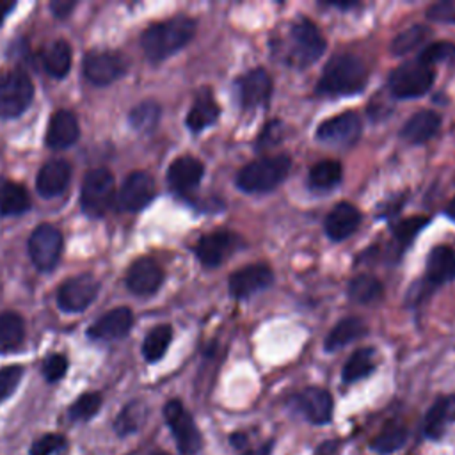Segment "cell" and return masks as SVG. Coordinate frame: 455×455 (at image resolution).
Segmentation results:
<instances>
[{
    "label": "cell",
    "instance_id": "obj_36",
    "mask_svg": "<svg viewBox=\"0 0 455 455\" xmlns=\"http://www.w3.org/2000/svg\"><path fill=\"white\" fill-rule=\"evenodd\" d=\"M407 441V428L402 425H389L386 427L370 444V448L380 455L393 453L400 450Z\"/></svg>",
    "mask_w": 455,
    "mask_h": 455
},
{
    "label": "cell",
    "instance_id": "obj_18",
    "mask_svg": "<svg viewBox=\"0 0 455 455\" xmlns=\"http://www.w3.org/2000/svg\"><path fill=\"white\" fill-rule=\"evenodd\" d=\"M204 165L194 156H180L167 169L169 187L181 196L190 194L201 183Z\"/></svg>",
    "mask_w": 455,
    "mask_h": 455
},
{
    "label": "cell",
    "instance_id": "obj_17",
    "mask_svg": "<svg viewBox=\"0 0 455 455\" xmlns=\"http://www.w3.org/2000/svg\"><path fill=\"white\" fill-rule=\"evenodd\" d=\"M164 281V272L158 263L151 258L135 259L126 274V286L135 295L155 293Z\"/></svg>",
    "mask_w": 455,
    "mask_h": 455
},
{
    "label": "cell",
    "instance_id": "obj_7",
    "mask_svg": "<svg viewBox=\"0 0 455 455\" xmlns=\"http://www.w3.org/2000/svg\"><path fill=\"white\" fill-rule=\"evenodd\" d=\"M114 176L107 169H92L82 183L80 204L89 217H103L114 199Z\"/></svg>",
    "mask_w": 455,
    "mask_h": 455
},
{
    "label": "cell",
    "instance_id": "obj_40",
    "mask_svg": "<svg viewBox=\"0 0 455 455\" xmlns=\"http://www.w3.org/2000/svg\"><path fill=\"white\" fill-rule=\"evenodd\" d=\"M453 57H455V44L450 41H437V43H430L427 48H423L418 60H421L423 64L432 68L434 64L451 60Z\"/></svg>",
    "mask_w": 455,
    "mask_h": 455
},
{
    "label": "cell",
    "instance_id": "obj_24",
    "mask_svg": "<svg viewBox=\"0 0 455 455\" xmlns=\"http://www.w3.org/2000/svg\"><path fill=\"white\" fill-rule=\"evenodd\" d=\"M69 178H71V167L66 160H50L39 169L36 188L39 196L50 199L66 190Z\"/></svg>",
    "mask_w": 455,
    "mask_h": 455
},
{
    "label": "cell",
    "instance_id": "obj_53",
    "mask_svg": "<svg viewBox=\"0 0 455 455\" xmlns=\"http://www.w3.org/2000/svg\"><path fill=\"white\" fill-rule=\"evenodd\" d=\"M11 7H12V4H4V2H0V21H2V18L5 16V12H7Z\"/></svg>",
    "mask_w": 455,
    "mask_h": 455
},
{
    "label": "cell",
    "instance_id": "obj_3",
    "mask_svg": "<svg viewBox=\"0 0 455 455\" xmlns=\"http://www.w3.org/2000/svg\"><path fill=\"white\" fill-rule=\"evenodd\" d=\"M368 73L363 60L355 55L339 53L325 64L316 91L327 96H347L361 92L366 85Z\"/></svg>",
    "mask_w": 455,
    "mask_h": 455
},
{
    "label": "cell",
    "instance_id": "obj_49",
    "mask_svg": "<svg viewBox=\"0 0 455 455\" xmlns=\"http://www.w3.org/2000/svg\"><path fill=\"white\" fill-rule=\"evenodd\" d=\"M270 451H272V441H268L265 444H259L258 448L247 450L243 455H270Z\"/></svg>",
    "mask_w": 455,
    "mask_h": 455
},
{
    "label": "cell",
    "instance_id": "obj_37",
    "mask_svg": "<svg viewBox=\"0 0 455 455\" xmlns=\"http://www.w3.org/2000/svg\"><path fill=\"white\" fill-rule=\"evenodd\" d=\"M128 119L137 132H151L160 121V105L151 100L142 101L132 108Z\"/></svg>",
    "mask_w": 455,
    "mask_h": 455
},
{
    "label": "cell",
    "instance_id": "obj_29",
    "mask_svg": "<svg viewBox=\"0 0 455 455\" xmlns=\"http://www.w3.org/2000/svg\"><path fill=\"white\" fill-rule=\"evenodd\" d=\"M363 334H366V327H364V322L357 316H347L343 320H339L332 329L331 332L327 334L325 338V350L332 352V350H338L345 345H348L350 341L361 338Z\"/></svg>",
    "mask_w": 455,
    "mask_h": 455
},
{
    "label": "cell",
    "instance_id": "obj_16",
    "mask_svg": "<svg viewBox=\"0 0 455 455\" xmlns=\"http://www.w3.org/2000/svg\"><path fill=\"white\" fill-rule=\"evenodd\" d=\"M236 243H238V238L231 231H213L201 236L194 251L197 259L204 267L213 268V267H219L233 249H236Z\"/></svg>",
    "mask_w": 455,
    "mask_h": 455
},
{
    "label": "cell",
    "instance_id": "obj_21",
    "mask_svg": "<svg viewBox=\"0 0 455 455\" xmlns=\"http://www.w3.org/2000/svg\"><path fill=\"white\" fill-rule=\"evenodd\" d=\"M80 135L78 121L69 110H57L52 114L46 128V146L52 149H64L76 142Z\"/></svg>",
    "mask_w": 455,
    "mask_h": 455
},
{
    "label": "cell",
    "instance_id": "obj_30",
    "mask_svg": "<svg viewBox=\"0 0 455 455\" xmlns=\"http://www.w3.org/2000/svg\"><path fill=\"white\" fill-rule=\"evenodd\" d=\"M375 370V350L371 347L357 348L345 363L341 379L347 384H352L355 380H361L368 377Z\"/></svg>",
    "mask_w": 455,
    "mask_h": 455
},
{
    "label": "cell",
    "instance_id": "obj_51",
    "mask_svg": "<svg viewBox=\"0 0 455 455\" xmlns=\"http://www.w3.org/2000/svg\"><path fill=\"white\" fill-rule=\"evenodd\" d=\"M325 5H331V7H339V9H350V7L357 5V2H327Z\"/></svg>",
    "mask_w": 455,
    "mask_h": 455
},
{
    "label": "cell",
    "instance_id": "obj_52",
    "mask_svg": "<svg viewBox=\"0 0 455 455\" xmlns=\"http://www.w3.org/2000/svg\"><path fill=\"white\" fill-rule=\"evenodd\" d=\"M446 215L455 222V196H453V199L446 206Z\"/></svg>",
    "mask_w": 455,
    "mask_h": 455
},
{
    "label": "cell",
    "instance_id": "obj_2",
    "mask_svg": "<svg viewBox=\"0 0 455 455\" xmlns=\"http://www.w3.org/2000/svg\"><path fill=\"white\" fill-rule=\"evenodd\" d=\"M194 34L196 21L192 18L174 16L149 25L140 36V46L151 62H160L187 46Z\"/></svg>",
    "mask_w": 455,
    "mask_h": 455
},
{
    "label": "cell",
    "instance_id": "obj_26",
    "mask_svg": "<svg viewBox=\"0 0 455 455\" xmlns=\"http://www.w3.org/2000/svg\"><path fill=\"white\" fill-rule=\"evenodd\" d=\"M441 126V116L434 110H419L412 114L400 130V137L409 144H423L432 139Z\"/></svg>",
    "mask_w": 455,
    "mask_h": 455
},
{
    "label": "cell",
    "instance_id": "obj_32",
    "mask_svg": "<svg viewBox=\"0 0 455 455\" xmlns=\"http://www.w3.org/2000/svg\"><path fill=\"white\" fill-rule=\"evenodd\" d=\"M341 181V165L336 160L316 162L307 174V185L313 190L323 192L334 188Z\"/></svg>",
    "mask_w": 455,
    "mask_h": 455
},
{
    "label": "cell",
    "instance_id": "obj_15",
    "mask_svg": "<svg viewBox=\"0 0 455 455\" xmlns=\"http://www.w3.org/2000/svg\"><path fill=\"white\" fill-rule=\"evenodd\" d=\"M274 281L272 270L263 263H254L242 267L240 270L229 275V293L235 299H247L265 288H268Z\"/></svg>",
    "mask_w": 455,
    "mask_h": 455
},
{
    "label": "cell",
    "instance_id": "obj_33",
    "mask_svg": "<svg viewBox=\"0 0 455 455\" xmlns=\"http://www.w3.org/2000/svg\"><path fill=\"white\" fill-rule=\"evenodd\" d=\"M25 336V322L18 313H0V352H9L20 347Z\"/></svg>",
    "mask_w": 455,
    "mask_h": 455
},
{
    "label": "cell",
    "instance_id": "obj_35",
    "mask_svg": "<svg viewBox=\"0 0 455 455\" xmlns=\"http://www.w3.org/2000/svg\"><path fill=\"white\" fill-rule=\"evenodd\" d=\"M171 339H172L171 325L164 323V325H156L155 329H151L142 343V354H144L146 361L155 363V361L162 359L165 350L169 348Z\"/></svg>",
    "mask_w": 455,
    "mask_h": 455
},
{
    "label": "cell",
    "instance_id": "obj_5",
    "mask_svg": "<svg viewBox=\"0 0 455 455\" xmlns=\"http://www.w3.org/2000/svg\"><path fill=\"white\" fill-rule=\"evenodd\" d=\"M434 71L421 60H407L395 68L387 78L389 91L395 98H419L434 84Z\"/></svg>",
    "mask_w": 455,
    "mask_h": 455
},
{
    "label": "cell",
    "instance_id": "obj_45",
    "mask_svg": "<svg viewBox=\"0 0 455 455\" xmlns=\"http://www.w3.org/2000/svg\"><path fill=\"white\" fill-rule=\"evenodd\" d=\"M66 370H68V359L62 354H52L43 363V373H44L46 380H50V382L62 379Z\"/></svg>",
    "mask_w": 455,
    "mask_h": 455
},
{
    "label": "cell",
    "instance_id": "obj_41",
    "mask_svg": "<svg viewBox=\"0 0 455 455\" xmlns=\"http://www.w3.org/2000/svg\"><path fill=\"white\" fill-rule=\"evenodd\" d=\"M428 222L427 217H419V215H414V217H409V219H403L400 220L398 224L393 226V235L395 238L398 240V243L403 247L407 243L412 242V238L421 231V228Z\"/></svg>",
    "mask_w": 455,
    "mask_h": 455
},
{
    "label": "cell",
    "instance_id": "obj_4",
    "mask_svg": "<svg viewBox=\"0 0 455 455\" xmlns=\"http://www.w3.org/2000/svg\"><path fill=\"white\" fill-rule=\"evenodd\" d=\"M291 160L284 155L263 156L243 165L236 174V187L249 194L268 192L279 187L288 176Z\"/></svg>",
    "mask_w": 455,
    "mask_h": 455
},
{
    "label": "cell",
    "instance_id": "obj_1",
    "mask_svg": "<svg viewBox=\"0 0 455 455\" xmlns=\"http://www.w3.org/2000/svg\"><path fill=\"white\" fill-rule=\"evenodd\" d=\"M325 52V39L316 25L307 18L290 23L286 34L277 43L279 59L291 68H306L316 62Z\"/></svg>",
    "mask_w": 455,
    "mask_h": 455
},
{
    "label": "cell",
    "instance_id": "obj_39",
    "mask_svg": "<svg viewBox=\"0 0 455 455\" xmlns=\"http://www.w3.org/2000/svg\"><path fill=\"white\" fill-rule=\"evenodd\" d=\"M101 407V396L98 393H85L75 400L69 407V418L75 421H84L92 418Z\"/></svg>",
    "mask_w": 455,
    "mask_h": 455
},
{
    "label": "cell",
    "instance_id": "obj_12",
    "mask_svg": "<svg viewBox=\"0 0 455 455\" xmlns=\"http://www.w3.org/2000/svg\"><path fill=\"white\" fill-rule=\"evenodd\" d=\"M361 119L355 112H341L325 119L316 128V139L336 148H348L361 137Z\"/></svg>",
    "mask_w": 455,
    "mask_h": 455
},
{
    "label": "cell",
    "instance_id": "obj_47",
    "mask_svg": "<svg viewBox=\"0 0 455 455\" xmlns=\"http://www.w3.org/2000/svg\"><path fill=\"white\" fill-rule=\"evenodd\" d=\"M73 7H75V2L71 0H53L50 4V9L55 18H66L73 11Z\"/></svg>",
    "mask_w": 455,
    "mask_h": 455
},
{
    "label": "cell",
    "instance_id": "obj_25",
    "mask_svg": "<svg viewBox=\"0 0 455 455\" xmlns=\"http://www.w3.org/2000/svg\"><path fill=\"white\" fill-rule=\"evenodd\" d=\"M451 423H455V395L439 396L425 414L423 434L439 439Z\"/></svg>",
    "mask_w": 455,
    "mask_h": 455
},
{
    "label": "cell",
    "instance_id": "obj_19",
    "mask_svg": "<svg viewBox=\"0 0 455 455\" xmlns=\"http://www.w3.org/2000/svg\"><path fill=\"white\" fill-rule=\"evenodd\" d=\"M295 407L315 425H325L332 418V398L322 387H306L295 398Z\"/></svg>",
    "mask_w": 455,
    "mask_h": 455
},
{
    "label": "cell",
    "instance_id": "obj_27",
    "mask_svg": "<svg viewBox=\"0 0 455 455\" xmlns=\"http://www.w3.org/2000/svg\"><path fill=\"white\" fill-rule=\"evenodd\" d=\"M219 114H220V108H219L215 98L212 96L210 89H203L196 96V101L190 107L185 123L190 132L197 133V132H203L204 128L212 126L219 119Z\"/></svg>",
    "mask_w": 455,
    "mask_h": 455
},
{
    "label": "cell",
    "instance_id": "obj_50",
    "mask_svg": "<svg viewBox=\"0 0 455 455\" xmlns=\"http://www.w3.org/2000/svg\"><path fill=\"white\" fill-rule=\"evenodd\" d=\"M229 441L235 448H245V444H247V437L243 434H233Z\"/></svg>",
    "mask_w": 455,
    "mask_h": 455
},
{
    "label": "cell",
    "instance_id": "obj_6",
    "mask_svg": "<svg viewBox=\"0 0 455 455\" xmlns=\"http://www.w3.org/2000/svg\"><path fill=\"white\" fill-rule=\"evenodd\" d=\"M34 85L23 71H5L0 75V119L21 116L32 103Z\"/></svg>",
    "mask_w": 455,
    "mask_h": 455
},
{
    "label": "cell",
    "instance_id": "obj_20",
    "mask_svg": "<svg viewBox=\"0 0 455 455\" xmlns=\"http://www.w3.org/2000/svg\"><path fill=\"white\" fill-rule=\"evenodd\" d=\"M425 288L441 286L455 277V251L448 245L434 247L427 256Z\"/></svg>",
    "mask_w": 455,
    "mask_h": 455
},
{
    "label": "cell",
    "instance_id": "obj_54",
    "mask_svg": "<svg viewBox=\"0 0 455 455\" xmlns=\"http://www.w3.org/2000/svg\"><path fill=\"white\" fill-rule=\"evenodd\" d=\"M153 455H169V453H165V451H155Z\"/></svg>",
    "mask_w": 455,
    "mask_h": 455
},
{
    "label": "cell",
    "instance_id": "obj_9",
    "mask_svg": "<svg viewBox=\"0 0 455 455\" xmlns=\"http://www.w3.org/2000/svg\"><path fill=\"white\" fill-rule=\"evenodd\" d=\"M62 252V235L52 224H39L28 236V254L32 263L43 270L50 272L60 259Z\"/></svg>",
    "mask_w": 455,
    "mask_h": 455
},
{
    "label": "cell",
    "instance_id": "obj_46",
    "mask_svg": "<svg viewBox=\"0 0 455 455\" xmlns=\"http://www.w3.org/2000/svg\"><path fill=\"white\" fill-rule=\"evenodd\" d=\"M139 427V416H137V405L130 403L126 405L121 414L116 419V430L119 435H126L132 434L133 430H137Z\"/></svg>",
    "mask_w": 455,
    "mask_h": 455
},
{
    "label": "cell",
    "instance_id": "obj_43",
    "mask_svg": "<svg viewBox=\"0 0 455 455\" xmlns=\"http://www.w3.org/2000/svg\"><path fill=\"white\" fill-rule=\"evenodd\" d=\"M427 18L435 23H455V0H441L427 9Z\"/></svg>",
    "mask_w": 455,
    "mask_h": 455
},
{
    "label": "cell",
    "instance_id": "obj_22",
    "mask_svg": "<svg viewBox=\"0 0 455 455\" xmlns=\"http://www.w3.org/2000/svg\"><path fill=\"white\" fill-rule=\"evenodd\" d=\"M133 323V313L128 307H116L98 318L87 331L94 339H117L130 332Z\"/></svg>",
    "mask_w": 455,
    "mask_h": 455
},
{
    "label": "cell",
    "instance_id": "obj_48",
    "mask_svg": "<svg viewBox=\"0 0 455 455\" xmlns=\"http://www.w3.org/2000/svg\"><path fill=\"white\" fill-rule=\"evenodd\" d=\"M336 446H338V443H336V441H325V443L318 444V448H316L315 455H334Z\"/></svg>",
    "mask_w": 455,
    "mask_h": 455
},
{
    "label": "cell",
    "instance_id": "obj_23",
    "mask_svg": "<svg viewBox=\"0 0 455 455\" xmlns=\"http://www.w3.org/2000/svg\"><path fill=\"white\" fill-rule=\"evenodd\" d=\"M361 222V212L350 203H338L325 217V233L332 242H341L350 236Z\"/></svg>",
    "mask_w": 455,
    "mask_h": 455
},
{
    "label": "cell",
    "instance_id": "obj_42",
    "mask_svg": "<svg viewBox=\"0 0 455 455\" xmlns=\"http://www.w3.org/2000/svg\"><path fill=\"white\" fill-rule=\"evenodd\" d=\"M21 375H23V370L21 366H16V364L5 366L0 370V402H4L14 393V389L21 380Z\"/></svg>",
    "mask_w": 455,
    "mask_h": 455
},
{
    "label": "cell",
    "instance_id": "obj_11",
    "mask_svg": "<svg viewBox=\"0 0 455 455\" xmlns=\"http://www.w3.org/2000/svg\"><path fill=\"white\" fill-rule=\"evenodd\" d=\"M100 291V281L91 274H80L66 279L57 290V304L62 311L78 313L84 311L96 299Z\"/></svg>",
    "mask_w": 455,
    "mask_h": 455
},
{
    "label": "cell",
    "instance_id": "obj_31",
    "mask_svg": "<svg viewBox=\"0 0 455 455\" xmlns=\"http://www.w3.org/2000/svg\"><path fill=\"white\" fill-rule=\"evenodd\" d=\"M43 66L48 75L55 78H62L68 75L71 68V48L64 39L53 41L43 52Z\"/></svg>",
    "mask_w": 455,
    "mask_h": 455
},
{
    "label": "cell",
    "instance_id": "obj_8",
    "mask_svg": "<svg viewBox=\"0 0 455 455\" xmlns=\"http://www.w3.org/2000/svg\"><path fill=\"white\" fill-rule=\"evenodd\" d=\"M164 416L172 430L180 455H197L203 444L201 434L183 403L180 400H169L164 407Z\"/></svg>",
    "mask_w": 455,
    "mask_h": 455
},
{
    "label": "cell",
    "instance_id": "obj_34",
    "mask_svg": "<svg viewBox=\"0 0 455 455\" xmlns=\"http://www.w3.org/2000/svg\"><path fill=\"white\" fill-rule=\"evenodd\" d=\"M382 291V283L370 274H359L348 283V297L359 304H371L379 300Z\"/></svg>",
    "mask_w": 455,
    "mask_h": 455
},
{
    "label": "cell",
    "instance_id": "obj_13",
    "mask_svg": "<svg viewBox=\"0 0 455 455\" xmlns=\"http://www.w3.org/2000/svg\"><path fill=\"white\" fill-rule=\"evenodd\" d=\"M238 100L243 108H256L268 103L272 92V78L263 68H254L240 75L235 82Z\"/></svg>",
    "mask_w": 455,
    "mask_h": 455
},
{
    "label": "cell",
    "instance_id": "obj_14",
    "mask_svg": "<svg viewBox=\"0 0 455 455\" xmlns=\"http://www.w3.org/2000/svg\"><path fill=\"white\" fill-rule=\"evenodd\" d=\"M155 197V180L144 171L130 172L119 190V208L126 212H139L146 208Z\"/></svg>",
    "mask_w": 455,
    "mask_h": 455
},
{
    "label": "cell",
    "instance_id": "obj_44",
    "mask_svg": "<svg viewBox=\"0 0 455 455\" xmlns=\"http://www.w3.org/2000/svg\"><path fill=\"white\" fill-rule=\"evenodd\" d=\"M66 439L60 434H46L32 444L30 455H52L64 446Z\"/></svg>",
    "mask_w": 455,
    "mask_h": 455
},
{
    "label": "cell",
    "instance_id": "obj_10",
    "mask_svg": "<svg viewBox=\"0 0 455 455\" xmlns=\"http://www.w3.org/2000/svg\"><path fill=\"white\" fill-rule=\"evenodd\" d=\"M84 75L96 85H108L126 73V62L121 53L112 50H92L84 55Z\"/></svg>",
    "mask_w": 455,
    "mask_h": 455
},
{
    "label": "cell",
    "instance_id": "obj_28",
    "mask_svg": "<svg viewBox=\"0 0 455 455\" xmlns=\"http://www.w3.org/2000/svg\"><path fill=\"white\" fill-rule=\"evenodd\" d=\"M30 208L28 192L7 178H0V215H21Z\"/></svg>",
    "mask_w": 455,
    "mask_h": 455
},
{
    "label": "cell",
    "instance_id": "obj_38",
    "mask_svg": "<svg viewBox=\"0 0 455 455\" xmlns=\"http://www.w3.org/2000/svg\"><path fill=\"white\" fill-rule=\"evenodd\" d=\"M428 37V28L423 25H412L411 28H405L391 41V53L393 55H405L412 52L416 46H419Z\"/></svg>",
    "mask_w": 455,
    "mask_h": 455
}]
</instances>
